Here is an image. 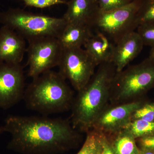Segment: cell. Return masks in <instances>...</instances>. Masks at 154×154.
<instances>
[{"label": "cell", "mask_w": 154, "mask_h": 154, "mask_svg": "<svg viewBox=\"0 0 154 154\" xmlns=\"http://www.w3.org/2000/svg\"><path fill=\"white\" fill-rule=\"evenodd\" d=\"M11 135L8 148L22 154H58L79 140L69 119L10 116L2 126Z\"/></svg>", "instance_id": "1"}, {"label": "cell", "mask_w": 154, "mask_h": 154, "mask_svg": "<svg viewBox=\"0 0 154 154\" xmlns=\"http://www.w3.org/2000/svg\"><path fill=\"white\" fill-rule=\"evenodd\" d=\"M116 72L113 62L101 64L88 84L78 91L69 119L74 129L80 133L92 129L96 119L109 104L111 84Z\"/></svg>", "instance_id": "2"}, {"label": "cell", "mask_w": 154, "mask_h": 154, "mask_svg": "<svg viewBox=\"0 0 154 154\" xmlns=\"http://www.w3.org/2000/svg\"><path fill=\"white\" fill-rule=\"evenodd\" d=\"M66 80L51 70L33 78L24 93L27 107L46 116L70 110L75 96Z\"/></svg>", "instance_id": "3"}, {"label": "cell", "mask_w": 154, "mask_h": 154, "mask_svg": "<svg viewBox=\"0 0 154 154\" xmlns=\"http://www.w3.org/2000/svg\"><path fill=\"white\" fill-rule=\"evenodd\" d=\"M153 86L154 60L148 57L116 72L111 84L109 104L119 105L139 100L138 96Z\"/></svg>", "instance_id": "4"}, {"label": "cell", "mask_w": 154, "mask_h": 154, "mask_svg": "<svg viewBox=\"0 0 154 154\" xmlns=\"http://www.w3.org/2000/svg\"><path fill=\"white\" fill-rule=\"evenodd\" d=\"M0 23L12 28L26 40L39 36L58 38L67 22L63 17L34 14L19 8L0 13Z\"/></svg>", "instance_id": "5"}, {"label": "cell", "mask_w": 154, "mask_h": 154, "mask_svg": "<svg viewBox=\"0 0 154 154\" xmlns=\"http://www.w3.org/2000/svg\"><path fill=\"white\" fill-rule=\"evenodd\" d=\"M141 0H134L124 7L109 11L99 10L91 22L94 33L99 32L115 45L138 27L137 17Z\"/></svg>", "instance_id": "6"}, {"label": "cell", "mask_w": 154, "mask_h": 154, "mask_svg": "<svg viewBox=\"0 0 154 154\" xmlns=\"http://www.w3.org/2000/svg\"><path fill=\"white\" fill-rule=\"evenodd\" d=\"M63 48L58 72L78 92L88 84L98 66L85 48Z\"/></svg>", "instance_id": "7"}, {"label": "cell", "mask_w": 154, "mask_h": 154, "mask_svg": "<svg viewBox=\"0 0 154 154\" xmlns=\"http://www.w3.org/2000/svg\"><path fill=\"white\" fill-rule=\"evenodd\" d=\"M27 40L28 76L33 79L58 66L63 49L58 38L39 36Z\"/></svg>", "instance_id": "8"}, {"label": "cell", "mask_w": 154, "mask_h": 154, "mask_svg": "<svg viewBox=\"0 0 154 154\" xmlns=\"http://www.w3.org/2000/svg\"><path fill=\"white\" fill-rule=\"evenodd\" d=\"M25 78L21 64L0 63V108L7 110L23 99Z\"/></svg>", "instance_id": "9"}, {"label": "cell", "mask_w": 154, "mask_h": 154, "mask_svg": "<svg viewBox=\"0 0 154 154\" xmlns=\"http://www.w3.org/2000/svg\"><path fill=\"white\" fill-rule=\"evenodd\" d=\"M143 105L140 100L106 106L94 122L92 129L105 136L124 128L131 121L136 110Z\"/></svg>", "instance_id": "10"}, {"label": "cell", "mask_w": 154, "mask_h": 154, "mask_svg": "<svg viewBox=\"0 0 154 154\" xmlns=\"http://www.w3.org/2000/svg\"><path fill=\"white\" fill-rule=\"evenodd\" d=\"M24 37L5 25L0 28V63L20 64L27 50Z\"/></svg>", "instance_id": "11"}, {"label": "cell", "mask_w": 154, "mask_h": 154, "mask_svg": "<svg viewBox=\"0 0 154 154\" xmlns=\"http://www.w3.org/2000/svg\"><path fill=\"white\" fill-rule=\"evenodd\" d=\"M143 42L137 31L128 34L116 45L113 63L116 72L124 69L141 52Z\"/></svg>", "instance_id": "12"}, {"label": "cell", "mask_w": 154, "mask_h": 154, "mask_svg": "<svg viewBox=\"0 0 154 154\" xmlns=\"http://www.w3.org/2000/svg\"><path fill=\"white\" fill-rule=\"evenodd\" d=\"M66 5L67 10L63 17L67 23L82 24L90 27L99 10L97 0H69Z\"/></svg>", "instance_id": "13"}, {"label": "cell", "mask_w": 154, "mask_h": 154, "mask_svg": "<svg viewBox=\"0 0 154 154\" xmlns=\"http://www.w3.org/2000/svg\"><path fill=\"white\" fill-rule=\"evenodd\" d=\"M84 47L97 66L113 62L115 45L102 33H94Z\"/></svg>", "instance_id": "14"}, {"label": "cell", "mask_w": 154, "mask_h": 154, "mask_svg": "<svg viewBox=\"0 0 154 154\" xmlns=\"http://www.w3.org/2000/svg\"><path fill=\"white\" fill-rule=\"evenodd\" d=\"M94 33L88 25L67 23L58 39L63 48L82 47Z\"/></svg>", "instance_id": "15"}, {"label": "cell", "mask_w": 154, "mask_h": 154, "mask_svg": "<svg viewBox=\"0 0 154 154\" xmlns=\"http://www.w3.org/2000/svg\"><path fill=\"white\" fill-rule=\"evenodd\" d=\"M108 136L114 138L111 147L115 154H138L135 138L125 128Z\"/></svg>", "instance_id": "16"}, {"label": "cell", "mask_w": 154, "mask_h": 154, "mask_svg": "<svg viewBox=\"0 0 154 154\" xmlns=\"http://www.w3.org/2000/svg\"><path fill=\"white\" fill-rule=\"evenodd\" d=\"M87 134L85 143L77 154H100L102 150L104 135L94 129Z\"/></svg>", "instance_id": "17"}, {"label": "cell", "mask_w": 154, "mask_h": 154, "mask_svg": "<svg viewBox=\"0 0 154 154\" xmlns=\"http://www.w3.org/2000/svg\"><path fill=\"white\" fill-rule=\"evenodd\" d=\"M125 128L135 138H140L154 133V122L136 119L131 121Z\"/></svg>", "instance_id": "18"}, {"label": "cell", "mask_w": 154, "mask_h": 154, "mask_svg": "<svg viewBox=\"0 0 154 154\" xmlns=\"http://www.w3.org/2000/svg\"><path fill=\"white\" fill-rule=\"evenodd\" d=\"M138 25L154 23V0H141L138 11Z\"/></svg>", "instance_id": "19"}, {"label": "cell", "mask_w": 154, "mask_h": 154, "mask_svg": "<svg viewBox=\"0 0 154 154\" xmlns=\"http://www.w3.org/2000/svg\"><path fill=\"white\" fill-rule=\"evenodd\" d=\"M137 33L143 42L144 45L154 47V23L139 25Z\"/></svg>", "instance_id": "20"}, {"label": "cell", "mask_w": 154, "mask_h": 154, "mask_svg": "<svg viewBox=\"0 0 154 154\" xmlns=\"http://www.w3.org/2000/svg\"><path fill=\"white\" fill-rule=\"evenodd\" d=\"M142 119L149 122H154V103L142 105L133 114L131 121Z\"/></svg>", "instance_id": "21"}, {"label": "cell", "mask_w": 154, "mask_h": 154, "mask_svg": "<svg viewBox=\"0 0 154 154\" xmlns=\"http://www.w3.org/2000/svg\"><path fill=\"white\" fill-rule=\"evenodd\" d=\"M100 11H109L121 8L131 2L128 0H97Z\"/></svg>", "instance_id": "22"}, {"label": "cell", "mask_w": 154, "mask_h": 154, "mask_svg": "<svg viewBox=\"0 0 154 154\" xmlns=\"http://www.w3.org/2000/svg\"><path fill=\"white\" fill-rule=\"evenodd\" d=\"M26 6L38 8H45L56 5H66L64 0H22Z\"/></svg>", "instance_id": "23"}, {"label": "cell", "mask_w": 154, "mask_h": 154, "mask_svg": "<svg viewBox=\"0 0 154 154\" xmlns=\"http://www.w3.org/2000/svg\"><path fill=\"white\" fill-rule=\"evenodd\" d=\"M140 138L141 145L144 149L154 150V133Z\"/></svg>", "instance_id": "24"}, {"label": "cell", "mask_w": 154, "mask_h": 154, "mask_svg": "<svg viewBox=\"0 0 154 154\" xmlns=\"http://www.w3.org/2000/svg\"><path fill=\"white\" fill-rule=\"evenodd\" d=\"M100 154H115L110 145L107 138L104 135L102 150Z\"/></svg>", "instance_id": "25"}, {"label": "cell", "mask_w": 154, "mask_h": 154, "mask_svg": "<svg viewBox=\"0 0 154 154\" xmlns=\"http://www.w3.org/2000/svg\"><path fill=\"white\" fill-rule=\"evenodd\" d=\"M149 57L154 60V47L151 48Z\"/></svg>", "instance_id": "26"}, {"label": "cell", "mask_w": 154, "mask_h": 154, "mask_svg": "<svg viewBox=\"0 0 154 154\" xmlns=\"http://www.w3.org/2000/svg\"><path fill=\"white\" fill-rule=\"evenodd\" d=\"M3 132H4V129H3L2 127H0V134Z\"/></svg>", "instance_id": "27"}, {"label": "cell", "mask_w": 154, "mask_h": 154, "mask_svg": "<svg viewBox=\"0 0 154 154\" xmlns=\"http://www.w3.org/2000/svg\"><path fill=\"white\" fill-rule=\"evenodd\" d=\"M143 154H154L152 152H146L144 153H143Z\"/></svg>", "instance_id": "28"}, {"label": "cell", "mask_w": 154, "mask_h": 154, "mask_svg": "<svg viewBox=\"0 0 154 154\" xmlns=\"http://www.w3.org/2000/svg\"><path fill=\"white\" fill-rule=\"evenodd\" d=\"M128 1H129V2H131L132 1H134V0H128Z\"/></svg>", "instance_id": "29"}]
</instances>
